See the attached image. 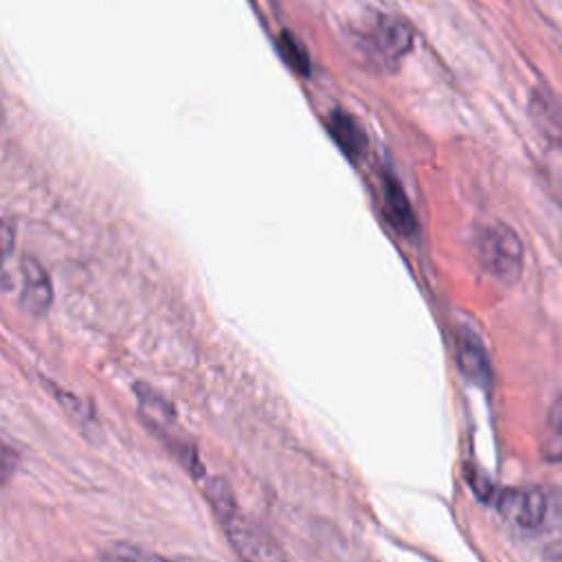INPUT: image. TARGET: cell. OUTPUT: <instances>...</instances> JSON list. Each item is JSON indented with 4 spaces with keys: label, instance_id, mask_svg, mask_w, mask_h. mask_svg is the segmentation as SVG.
Here are the masks:
<instances>
[{
    "label": "cell",
    "instance_id": "6da1fadb",
    "mask_svg": "<svg viewBox=\"0 0 562 562\" xmlns=\"http://www.w3.org/2000/svg\"><path fill=\"white\" fill-rule=\"evenodd\" d=\"M505 522L520 531L540 533L562 527V492L553 487H518L496 496Z\"/></svg>",
    "mask_w": 562,
    "mask_h": 562
},
{
    "label": "cell",
    "instance_id": "7a4b0ae2",
    "mask_svg": "<svg viewBox=\"0 0 562 562\" xmlns=\"http://www.w3.org/2000/svg\"><path fill=\"white\" fill-rule=\"evenodd\" d=\"M209 501L213 503L224 531L228 540L233 542L235 551L241 558L248 560H279L283 558V551L272 542L268 533H263L259 527H255L248 518H244L233 501L231 490L224 485V481L215 479L209 483Z\"/></svg>",
    "mask_w": 562,
    "mask_h": 562
},
{
    "label": "cell",
    "instance_id": "3957f363",
    "mask_svg": "<svg viewBox=\"0 0 562 562\" xmlns=\"http://www.w3.org/2000/svg\"><path fill=\"white\" fill-rule=\"evenodd\" d=\"M476 252L481 266L498 281L512 283L522 270V244L518 235L505 224H490L476 237Z\"/></svg>",
    "mask_w": 562,
    "mask_h": 562
},
{
    "label": "cell",
    "instance_id": "277c9868",
    "mask_svg": "<svg viewBox=\"0 0 562 562\" xmlns=\"http://www.w3.org/2000/svg\"><path fill=\"white\" fill-rule=\"evenodd\" d=\"M364 42L378 57L395 61L408 53L413 44V33L404 20L393 15H380L375 18V22H371Z\"/></svg>",
    "mask_w": 562,
    "mask_h": 562
},
{
    "label": "cell",
    "instance_id": "5b68a950",
    "mask_svg": "<svg viewBox=\"0 0 562 562\" xmlns=\"http://www.w3.org/2000/svg\"><path fill=\"white\" fill-rule=\"evenodd\" d=\"M454 360L461 373L479 386H487L492 367L485 351V345L470 327H459L454 334Z\"/></svg>",
    "mask_w": 562,
    "mask_h": 562
},
{
    "label": "cell",
    "instance_id": "8992f818",
    "mask_svg": "<svg viewBox=\"0 0 562 562\" xmlns=\"http://www.w3.org/2000/svg\"><path fill=\"white\" fill-rule=\"evenodd\" d=\"M22 305L33 316H44L53 305V283L40 261L22 259Z\"/></svg>",
    "mask_w": 562,
    "mask_h": 562
},
{
    "label": "cell",
    "instance_id": "52a82bcc",
    "mask_svg": "<svg viewBox=\"0 0 562 562\" xmlns=\"http://www.w3.org/2000/svg\"><path fill=\"white\" fill-rule=\"evenodd\" d=\"M382 200H384V215L391 222V226L402 235H411L415 231L413 206L402 184L389 173L382 178Z\"/></svg>",
    "mask_w": 562,
    "mask_h": 562
},
{
    "label": "cell",
    "instance_id": "ba28073f",
    "mask_svg": "<svg viewBox=\"0 0 562 562\" xmlns=\"http://www.w3.org/2000/svg\"><path fill=\"white\" fill-rule=\"evenodd\" d=\"M327 130L334 136V140L338 143V147L349 156V158H358L364 149V134L360 130V125L345 112L336 110L327 116Z\"/></svg>",
    "mask_w": 562,
    "mask_h": 562
},
{
    "label": "cell",
    "instance_id": "9c48e42d",
    "mask_svg": "<svg viewBox=\"0 0 562 562\" xmlns=\"http://www.w3.org/2000/svg\"><path fill=\"white\" fill-rule=\"evenodd\" d=\"M542 452L547 461H562V397H558L547 413Z\"/></svg>",
    "mask_w": 562,
    "mask_h": 562
},
{
    "label": "cell",
    "instance_id": "30bf717a",
    "mask_svg": "<svg viewBox=\"0 0 562 562\" xmlns=\"http://www.w3.org/2000/svg\"><path fill=\"white\" fill-rule=\"evenodd\" d=\"M277 48L279 53L283 55V59L288 61V66L294 70V72H301V75H307L310 72V57H307V50L303 48V44L292 37L290 33H281L277 37Z\"/></svg>",
    "mask_w": 562,
    "mask_h": 562
},
{
    "label": "cell",
    "instance_id": "8fae6325",
    "mask_svg": "<svg viewBox=\"0 0 562 562\" xmlns=\"http://www.w3.org/2000/svg\"><path fill=\"white\" fill-rule=\"evenodd\" d=\"M101 558H105V560H156L160 555L154 553V551L138 549L134 544H114V547L105 549L101 553Z\"/></svg>",
    "mask_w": 562,
    "mask_h": 562
},
{
    "label": "cell",
    "instance_id": "7c38bea8",
    "mask_svg": "<svg viewBox=\"0 0 562 562\" xmlns=\"http://www.w3.org/2000/svg\"><path fill=\"white\" fill-rule=\"evenodd\" d=\"M50 393H55L57 400L61 402V406L68 408L75 417H88V415H90V406H88V404L79 402V400H77L75 395H70V393H64L61 389H57V384H50Z\"/></svg>",
    "mask_w": 562,
    "mask_h": 562
},
{
    "label": "cell",
    "instance_id": "4fadbf2b",
    "mask_svg": "<svg viewBox=\"0 0 562 562\" xmlns=\"http://www.w3.org/2000/svg\"><path fill=\"white\" fill-rule=\"evenodd\" d=\"M2 246H4V259H7L11 252V246H13V228H11L9 220H4V224H2Z\"/></svg>",
    "mask_w": 562,
    "mask_h": 562
}]
</instances>
